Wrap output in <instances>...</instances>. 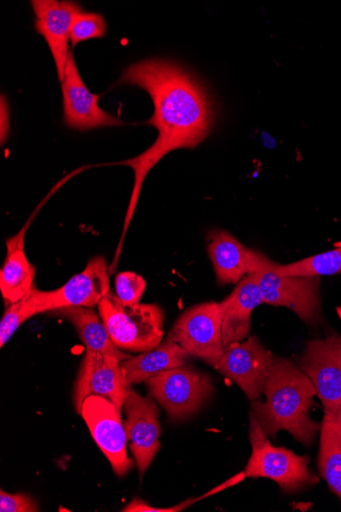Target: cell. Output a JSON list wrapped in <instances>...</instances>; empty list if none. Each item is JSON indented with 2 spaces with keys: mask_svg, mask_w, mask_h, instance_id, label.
I'll use <instances>...</instances> for the list:
<instances>
[{
  "mask_svg": "<svg viewBox=\"0 0 341 512\" xmlns=\"http://www.w3.org/2000/svg\"><path fill=\"white\" fill-rule=\"evenodd\" d=\"M119 83L138 86L149 93L155 112L146 124L157 128L159 136L151 148L120 163L133 170L134 185L116 263L146 177L171 152L197 148L210 134L215 119L208 92L175 62L153 59L135 63L123 72Z\"/></svg>",
  "mask_w": 341,
  "mask_h": 512,
  "instance_id": "6da1fadb",
  "label": "cell"
},
{
  "mask_svg": "<svg viewBox=\"0 0 341 512\" xmlns=\"http://www.w3.org/2000/svg\"><path fill=\"white\" fill-rule=\"evenodd\" d=\"M264 395L266 401H253L252 409L265 434L275 438L286 431L304 445H312L322 425L310 416L317 392L305 372L295 363L275 357Z\"/></svg>",
  "mask_w": 341,
  "mask_h": 512,
  "instance_id": "7a4b0ae2",
  "label": "cell"
},
{
  "mask_svg": "<svg viewBox=\"0 0 341 512\" xmlns=\"http://www.w3.org/2000/svg\"><path fill=\"white\" fill-rule=\"evenodd\" d=\"M97 308L120 350L143 353L163 343L165 315L159 305L129 306L110 293Z\"/></svg>",
  "mask_w": 341,
  "mask_h": 512,
  "instance_id": "3957f363",
  "label": "cell"
},
{
  "mask_svg": "<svg viewBox=\"0 0 341 512\" xmlns=\"http://www.w3.org/2000/svg\"><path fill=\"white\" fill-rule=\"evenodd\" d=\"M250 418L252 455L243 472L246 478L270 479L285 493H295L318 484L319 479L309 468L308 456L273 446L252 411Z\"/></svg>",
  "mask_w": 341,
  "mask_h": 512,
  "instance_id": "277c9868",
  "label": "cell"
},
{
  "mask_svg": "<svg viewBox=\"0 0 341 512\" xmlns=\"http://www.w3.org/2000/svg\"><path fill=\"white\" fill-rule=\"evenodd\" d=\"M145 384L172 422H181L196 414L214 392L211 379L186 364L163 371Z\"/></svg>",
  "mask_w": 341,
  "mask_h": 512,
  "instance_id": "5b68a950",
  "label": "cell"
},
{
  "mask_svg": "<svg viewBox=\"0 0 341 512\" xmlns=\"http://www.w3.org/2000/svg\"><path fill=\"white\" fill-rule=\"evenodd\" d=\"M222 316L221 303L193 306L178 318L167 340L178 344L190 357L200 358L214 367L225 350Z\"/></svg>",
  "mask_w": 341,
  "mask_h": 512,
  "instance_id": "8992f818",
  "label": "cell"
},
{
  "mask_svg": "<svg viewBox=\"0 0 341 512\" xmlns=\"http://www.w3.org/2000/svg\"><path fill=\"white\" fill-rule=\"evenodd\" d=\"M256 272L264 304L294 311L310 327L324 321L320 300V276H288L272 270Z\"/></svg>",
  "mask_w": 341,
  "mask_h": 512,
  "instance_id": "52a82bcc",
  "label": "cell"
},
{
  "mask_svg": "<svg viewBox=\"0 0 341 512\" xmlns=\"http://www.w3.org/2000/svg\"><path fill=\"white\" fill-rule=\"evenodd\" d=\"M299 365L312 381L324 415L334 418L341 428V337L332 334L307 342Z\"/></svg>",
  "mask_w": 341,
  "mask_h": 512,
  "instance_id": "ba28073f",
  "label": "cell"
},
{
  "mask_svg": "<svg viewBox=\"0 0 341 512\" xmlns=\"http://www.w3.org/2000/svg\"><path fill=\"white\" fill-rule=\"evenodd\" d=\"M120 408L101 396H89L83 401V417L95 443L109 459L115 474L125 477L133 467L127 452V435Z\"/></svg>",
  "mask_w": 341,
  "mask_h": 512,
  "instance_id": "9c48e42d",
  "label": "cell"
},
{
  "mask_svg": "<svg viewBox=\"0 0 341 512\" xmlns=\"http://www.w3.org/2000/svg\"><path fill=\"white\" fill-rule=\"evenodd\" d=\"M274 358L256 337H249L227 346L214 368L257 401L264 396Z\"/></svg>",
  "mask_w": 341,
  "mask_h": 512,
  "instance_id": "30bf717a",
  "label": "cell"
},
{
  "mask_svg": "<svg viewBox=\"0 0 341 512\" xmlns=\"http://www.w3.org/2000/svg\"><path fill=\"white\" fill-rule=\"evenodd\" d=\"M133 392L126 380L121 361L110 355L86 350L74 384V406L78 414L85 398H108L120 408Z\"/></svg>",
  "mask_w": 341,
  "mask_h": 512,
  "instance_id": "8fae6325",
  "label": "cell"
},
{
  "mask_svg": "<svg viewBox=\"0 0 341 512\" xmlns=\"http://www.w3.org/2000/svg\"><path fill=\"white\" fill-rule=\"evenodd\" d=\"M123 409L127 441L142 479L161 449L159 408L152 397H142L133 391Z\"/></svg>",
  "mask_w": 341,
  "mask_h": 512,
  "instance_id": "7c38bea8",
  "label": "cell"
},
{
  "mask_svg": "<svg viewBox=\"0 0 341 512\" xmlns=\"http://www.w3.org/2000/svg\"><path fill=\"white\" fill-rule=\"evenodd\" d=\"M208 252L218 284L237 285L243 277L275 263L262 253L243 246L228 231L214 228L207 235Z\"/></svg>",
  "mask_w": 341,
  "mask_h": 512,
  "instance_id": "4fadbf2b",
  "label": "cell"
},
{
  "mask_svg": "<svg viewBox=\"0 0 341 512\" xmlns=\"http://www.w3.org/2000/svg\"><path fill=\"white\" fill-rule=\"evenodd\" d=\"M64 122L75 130L87 131L124 123L100 108V96L94 95L84 83L73 53H70L62 81Z\"/></svg>",
  "mask_w": 341,
  "mask_h": 512,
  "instance_id": "5bb4252c",
  "label": "cell"
},
{
  "mask_svg": "<svg viewBox=\"0 0 341 512\" xmlns=\"http://www.w3.org/2000/svg\"><path fill=\"white\" fill-rule=\"evenodd\" d=\"M31 6L35 13V30L44 37L54 57L58 76L64 80L70 55L72 27L76 17L84 10L74 2L58 0H33Z\"/></svg>",
  "mask_w": 341,
  "mask_h": 512,
  "instance_id": "9a60e30c",
  "label": "cell"
},
{
  "mask_svg": "<svg viewBox=\"0 0 341 512\" xmlns=\"http://www.w3.org/2000/svg\"><path fill=\"white\" fill-rule=\"evenodd\" d=\"M109 275L107 260L104 257L92 258L85 269L70 278L62 288L47 292L51 311L67 307L99 306L111 293Z\"/></svg>",
  "mask_w": 341,
  "mask_h": 512,
  "instance_id": "2e32d148",
  "label": "cell"
},
{
  "mask_svg": "<svg viewBox=\"0 0 341 512\" xmlns=\"http://www.w3.org/2000/svg\"><path fill=\"white\" fill-rule=\"evenodd\" d=\"M221 304L224 347L247 340L252 329V314L264 304L256 272L243 277Z\"/></svg>",
  "mask_w": 341,
  "mask_h": 512,
  "instance_id": "e0dca14e",
  "label": "cell"
},
{
  "mask_svg": "<svg viewBox=\"0 0 341 512\" xmlns=\"http://www.w3.org/2000/svg\"><path fill=\"white\" fill-rule=\"evenodd\" d=\"M31 221L30 218L16 236L7 240V256L0 270V291L8 306L20 301L34 289L35 268L25 252V236Z\"/></svg>",
  "mask_w": 341,
  "mask_h": 512,
  "instance_id": "ac0fdd59",
  "label": "cell"
},
{
  "mask_svg": "<svg viewBox=\"0 0 341 512\" xmlns=\"http://www.w3.org/2000/svg\"><path fill=\"white\" fill-rule=\"evenodd\" d=\"M46 314L69 321L86 350L114 356L120 361L131 357L114 344L102 316L92 308L67 307Z\"/></svg>",
  "mask_w": 341,
  "mask_h": 512,
  "instance_id": "d6986e66",
  "label": "cell"
},
{
  "mask_svg": "<svg viewBox=\"0 0 341 512\" xmlns=\"http://www.w3.org/2000/svg\"><path fill=\"white\" fill-rule=\"evenodd\" d=\"M190 356L176 343L166 340L157 348L121 361L126 380L139 384L161 372L187 364Z\"/></svg>",
  "mask_w": 341,
  "mask_h": 512,
  "instance_id": "ffe728a7",
  "label": "cell"
},
{
  "mask_svg": "<svg viewBox=\"0 0 341 512\" xmlns=\"http://www.w3.org/2000/svg\"><path fill=\"white\" fill-rule=\"evenodd\" d=\"M318 467L322 478L341 499V428L327 415L321 426Z\"/></svg>",
  "mask_w": 341,
  "mask_h": 512,
  "instance_id": "44dd1931",
  "label": "cell"
},
{
  "mask_svg": "<svg viewBox=\"0 0 341 512\" xmlns=\"http://www.w3.org/2000/svg\"><path fill=\"white\" fill-rule=\"evenodd\" d=\"M51 311L47 292L33 289L20 301L10 305L0 322V346L10 341L22 324L30 318Z\"/></svg>",
  "mask_w": 341,
  "mask_h": 512,
  "instance_id": "7402d4cb",
  "label": "cell"
},
{
  "mask_svg": "<svg viewBox=\"0 0 341 512\" xmlns=\"http://www.w3.org/2000/svg\"><path fill=\"white\" fill-rule=\"evenodd\" d=\"M273 271L288 276H322L341 273V245L331 251L290 264H277Z\"/></svg>",
  "mask_w": 341,
  "mask_h": 512,
  "instance_id": "603a6c76",
  "label": "cell"
},
{
  "mask_svg": "<svg viewBox=\"0 0 341 512\" xmlns=\"http://www.w3.org/2000/svg\"><path fill=\"white\" fill-rule=\"evenodd\" d=\"M106 33L107 23L102 15L83 11L74 21L71 43L76 46L86 40L103 38Z\"/></svg>",
  "mask_w": 341,
  "mask_h": 512,
  "instance_id": "cb8c5ba5",
  "label": "cell"
},
{
  "mask_svg": "<svg viewBox=\"0 0 341 512\" xmlns=\"http://www.w3.org/2000/svg\"><path fill=\"white\" fill-rule=\"evenodd\" d=\"M115 285L117 297L129 306L139 304L146 289L145 279L131 271L119 273Z\"/></svg>",
  "mask_w": 341,
  "mask_h": 512,
  "instance_id": "d4e9b609",
  "label": "cell"
},
{
  "mask_svg": "<svg viewBox=\"0 0 341 512\" xmlns=\"http://www.w3.org/2000/svg\"><path fill=\"white\" fill-rule=\"evenodd\" d=\"M0 511L2 512H36L39 507L35 500L25 494L0 492Z\"/></svg>",
  "mask_w": 341,
  "mask_h": 512,
  "instance_id": "484cf974",
  "label": "cell"
},
{
  "mask_svg": "<svg viewBox=\"0 0 341 512\" xmlns=\"http://www.w3.org/2000/svg\"><path fill=\"white\" fill-rule=\"evenodd\" d=\"M201 499H204L203 496L196 499H188L179 505L169 507V508H158L149 505L148 503H145L144 501L135 498L133 499L129 504H127L121 511L123 512H177L184 510L185 508L189 507L193 503H196L200 501Z\"/></svg>",
  "mask_w": 341,
  "mask_h": 512,
  "instance_id": "4316f807",
  "label": "cell"
},
{
  "mask_svg": "<svg viewBox=\"0 0 341 512\" xmlns=\"http://www.w3.org/2000/svg\"><path fill=\"white\" fill-rule=\"evenodd\" d=\"M9 107L8 103L5 101L4 97L2 100V145L5 144L6 139H8L10 132V124H9Z\"/></svg>",
  "mask_w": 341,
  "mask_h": 512,
  "instance_id": "83f0119b",
  "label": "cell"
}]
</instances>
